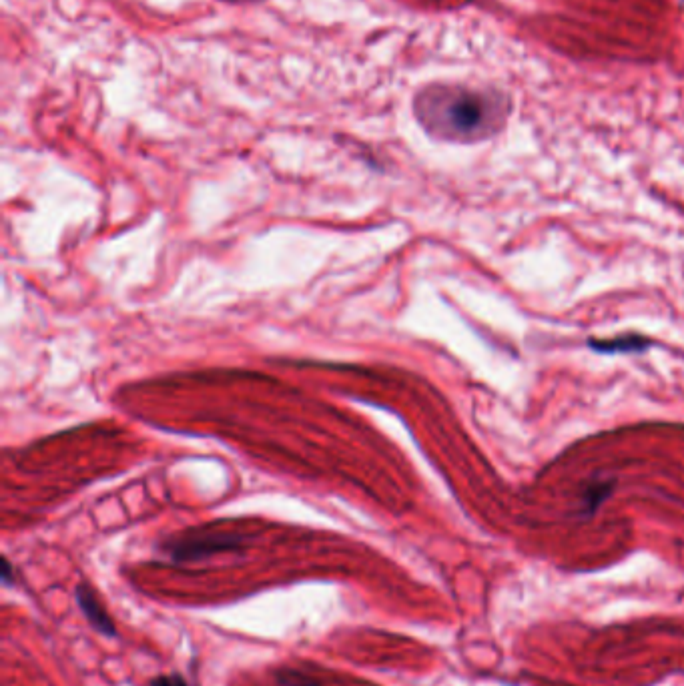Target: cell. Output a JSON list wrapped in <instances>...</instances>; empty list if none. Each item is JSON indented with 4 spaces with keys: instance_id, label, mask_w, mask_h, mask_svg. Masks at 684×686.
Masks as SVG:
<instances>
[{
    "instance_id": "obj_1",
    "label": "cell",
    "mask_w": 684,
    "mask_h": 686,
    "mask_svg": "<svg viewBox=\"0 0 684 686\" xmlns=\"http://www.w3.org/2000/svg\"><path fill=\"white\" fill-rule=\"evenodd\" d=\"M422 125L438 139L454 143H478L502 131L508 105L502 93L436 87L424 93L416 105Z\"/></svg>"
},
{
    "instance_id": "obj_2",
    "label": "cell",
    "mask_w": 684,
    "mask_h": 686,
    "mask_svg": "<svg viewBox=\"0 0 684 686\" xmlns=\"http://www.w3.org/2000/svg\"><path fill=\"white\" fill-rule=\"evenodd\" d=\"M245 544V538L231 532L217 530H193L173 536L163 542V552L173 562H199L223 552H237Z\"/></svg>"
},
{
    "instance_id": "obj_3",
    "label": "cell",
    "mask_w": 684,
    "mask_h": 686,
    "mask_svg": "<svg viewBox=\"0 0 684 686\" xmlns=\"http://www.w3.org/2000/svg\"><path fill=\"white\" fill-rule=\"evenodd\" d=\"M75 598H77V604H79L83 616L87 618V622L91 624L93 630H97V632H99L101 636H105V638H117L115 620H113L111 614L107 612L105 604L101 602V598L97 596V592H95L93 586H89L87 582L77 584Z\"/></svg>"
},
{
    "instance_id": "obj_4",
    "label": "cell",
    "mask_w": 684,
    "mask_h": 686,
    "mask_svg": "<svg viewBox=\"0 0 684 686\" xmlns=\"http://www.w3.org/2000/svg\"><path fill=\"white\" fill-rule=\"evenodd\" d=\"M588 346L598 352V354H606V356H616V354H642L646 352L652 341L648 337H642L638 333H626L620 337H612V339H590Z\"/></svg>"
},
{
    "instance_id": "obj_5",
    "label": "cell",
    "mask_w": 684,
    "mask_h": 686,
    "mask_svg": "<svg viewBox=\"0 0 684 686\" xmlns=\"http://www.w3.org/2000/svg\"><path fill=\"white\" fill-rule=\"evenodd\" d=\"M265 686H323L319 680L293 670V668H279L271 674L269 682Z\"/></svg>"
},
{
    "instance_id": "obj_6",
    "label": "cell",
    "mask_w": 684,
    "mask_h": 686,
    "mask_svg": "<svg viewBox=\"0 0 684 686\" xmlns=\"http://www.w3.org/2000/svg\"><path fill=\"white\" fill-rule=\"evenodd\" d=\"M612 492V484H598V486H590L586 490L584 496V508L588 510V514H594L596 508L610 496Z\"/></svg>"
},
{
    "instance_id": "obj_7",
    "label": "cell",
    "mask_w": 684,
    "mask_h": 686,
    "mask_svg": "<svg viewBox=\"0 0 684 686\" xmlns=\"http://www.w3.org/2000/svg\"><path fill=\"white\" fill-rule=\"evenodd\" d=\"M149 686H189V682L179 672H173V674H161L153 678Z\"/></svg>"
},
{
    "instance_id": "obj_8",
    "label": "cell",
    "mask_w": 684,
    "mask_h": 686,
    "mask_svg": "<svg viewBox=\"0 0 684 686\" xmlns=\"http://www.w3.org/2000/svg\"><path fill=\"white\" fill-rule=\"evenodd\" d=\"M0 580H3L5 588L15 586V572H13V564L9 558H3V572H0Z\"/></svg>"
}]
</instances>
